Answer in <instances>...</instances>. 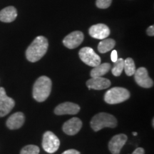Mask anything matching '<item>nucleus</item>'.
<instances>
[{
    "label": "nucleus",
    "instance_id": "1",
    "mask_svg": "<svg viewBox=\"0 0 154 154\" xmlns=\"http://www.w3.org/2000/svg\"><path fill=\"white\" fill-rule=\"evenodd\" d=\"M48 47L49 42L47 38L43 36H37L26 50L25 55L26 59L30 62L39 61L46 54Z\"/></svg>",
    "mask_w": 154,
    "mask_h": 154
},
{
    "label": "nucleus",
    "instance_id": "2",
    "mask_svg": "<svg viewBox=\"0 0 154 154\" xmlns=\"http://www.w3.org/2000/svg\"><path fill=\"white\" fill-rule=\"evenodd\" d=\"M52 82L49 77L42 76L36 81L33 86L32 95L38 102H43L47 100L51 91Z\"/></svg>",
    "mask_w": 154,
    "mask_h": 154
},
{
    "label": "nucleus",
    "instance_id": "3",
    "mask_svg": "<svg viewBox=\"0 0 154 154\" xmlns=\"http://www.w3.org/2000/svg\"><path fill=\"white\" fill-rule=\"evenodd\" d=\"M90 124L92 129L96 132L104 128H115L118 122L113 115L102 112L94 116Z\"/></svg>",
    "mask_w": 154,
    "mask_h": 154
},
{
    "label": "nucleus",
    "instance_id": "4",
    "mask_svg": "<svg viewBox=\"0 0 154 154\" xmlns=\"http://www.w3.org/2000/svg\"><path fill=\"white\" fill-rule=\"evenodd\" d=\"M130 97V92L123 87H113L108 90L104 95V101L109 104L122 103Z\"/></svg>",
    "mask_w": 154,
    "mask_h": 154
},
{
    "label": "nucleus",
    "instance_id": "5",
    "mask_svg": "<svg viewBox=\"0 0 154 154\" xmlns=\"http://www.w3.org/2000/svg\"><path fill=\"white\" fill-rule=\"evenodd\" d=\"M79 55L83 62L89 66H96L101 63V59L91 47H84L80 49Z\"/></svg>",
    "mask_w": 154,
    "mask_h": 154
},
{
    "label": "nucleus",
    "instance_id": "6",
    "mask_svg": "<svg viewBox=\"0 0 154 154\" xmlns=\"http://www.w3.org/2000/svg\"><path fill=\"white\" fill-rule=\"evenodd\" d=\"M60 140L59 138L51 131L44 133L42 139V147L47 153H53L59 149Z\"/></svg>",
    "mask_w": 154,
    "mask_h": 154
},
{
    "label": "nucleus",
    "instance_id": "7",
    "mask_svg": "<svg viewBox=\"0 0 154 154\" xmlns=\"http://www.w3.org/2000/svg\"><path fill=\"white\" fill-rule=\"evenodd\" d=\"M15 106V101L6 94L5 89L0 87V117L7 116Z\"/></svg>",
    "mask_w": 154,
    "mask_h": 154
},
{
    "label": "nucleus",
    "instance_id": "8",
    "mask_svg": "<svg viewBox=\"0 0 154 154\" xmlns=\"http://www.w3.org/2000/svg\"><path fill=\"white\" fill-rule=\"evenodd\" d=\"M136 82L140 87L149 88L153 86V81L149 76L147 69L144 67H140L134 73Z\"/></svg>",
    "mask_w": 154,
    "mask_h": 154
},
{
    "label": "nucleus",
    "instance_id": "9",
    "mask_svg": "<svg viewBox=\"0 0 154 154\" xmlns=\"http://www.w3.org/2000/svg\"><path fill=\"white\" fill-rule=\"evenodd\" d=\"M84 36L80 31H75L63 38V44L68 49H73L78 47L84 41Z\"/></svg>",
    "mask_w": 154,
    "mask_h": 154
},
{
    "label": "nucleus",
    "instance_id": "10",
    "mask_svg": "<svg viewBox=\"0 0 154 154\" xmlns=\"http://www.w3.org/2000/svg\"><path fill=\"white\" fill-rule=\"evenodd\" d=\"M80 111V106L78 104L72 102H64L60 103L54 109V113L61 116L64 114H77Z\"/></svg>",
    "mask_w": 154,
    "mask_h": 154
},
{
    "label": "nucleus",
    "instance_id": "11",
    "mask_svg": "<svg viewBox=\"0 0 154 154\" xmlns=\"http://www.w3.org/2000/svg\"><path fill=\"white\" fill-rule=\"evenodd\" d=\"M127 137L126 135L121 134L116 135L111 138L109 143V151L112 154H119L123 146L126 143Z\"/></svg>",
    "mask_w": 154,
    "mask_h": 154
},
{
    "label": "nucleus",
    "instance_id": "12",
    "mask_svg": "<svg viewBox=\"0 0 154 154\" xmlns=\"http://www.w3.org/2000/svg\"><path fill=\"white\" fill-rule=\"evenodd\" d=\"M89 35L97 39H104L110 34L109 26L103 24H98L91 26L88 29Z\"/></svg>",
    "mask_w": 154,
    "mask_h": 154
},
{
    "label": "nucleus",
    "instance_id": "13",
    "mask_svg": "<svg viewBox=\"0 0 154 154\" xmlns=\"http://www.w3.org/2000/svg\"><path fill=\"white\" fill-rule=\"evenodd\" d=\"M82 127V121L76 117L69 119L63 125V131L65 134L69 136H74L81 130Z\"/></svg>",
    "mask_w": 154,
    "mask_h": 154
},
{
    "label": "nucleus",
    "instance_id": "14",
    "mask_svg": "<svg viewBox=\"0 0 154 154\" xmlns=\"http://www.w3.org/2000/svg\"><path fill=\"white\" fill-rule=\"evenodd\" d=\"M86 86L89 89L103 90L111 86L110 80L103 77H91L86 82Z\"/></svg>",
    "mask_w": 154,
    "mask_h": 154
},
{
    "label": "nucleus",
    "instance_id": "15",
    "mask_svg": "<svg viewBox=\"0 0 154 154\" xmlns=\"http://www.w3.org/2000/svg\"><path fill=\"white\" fill-rule=\"evenodd\" d=\"M24 121L25 116L24 113L22 112H16L9 117L6 125L10 130L19 129L24 125Z\"/></svg>",
    "mask_w": 154,
    "mask_h": 154
},
{
    "label": "nucleus",
    "instance_id": "16",
    "mask_svg": "<svg viewBox=\"0 0 154 154\" xmlns=\"http://www.w3.org/2000/svg\"><path fill=\"white\" fill-rule=\"evenodd\" d=\"M17 17V11L12 6L5 7L0 11V21L5 23L12 22Z\"/></svg>",
    "mask_w": 154,
    "mask_h": 154
},
{
    "label": "nucleus",
    "instance_id": "17",
    "mask_svg": "<svg viewBox=\"0 0 154 154\" xmlns=\"http://www.w3.org/2000/svg\"><path fill=\"white\" fill-rule=\"evenodd\" d=\"M111 69V64L109 63H100L98 66H94L90 75L91 77H100L107 74Z\"/></svg>",
    "mask_w": 154,
    "mask_h": 154
},
{
    "label": "nucleus",
    "instance_id": "18",
    "mask_svg": "<svg viewBox=\"0 0 154 154\" xmlns=\"http://www.w3.org/2000/svg\"><path fill=\"white\" fill-rule=\"evenodd\" d=\"M115 45L116 42L114 39L106 38L104 39H102L101 42H100L99 45H98V51L101 54L106 53L113 49Z\"/></svg>",
    "mask_w": 154,
    "mask_h": 154
},
{
    "label": "nucleus",
    "instance_id": "19",
    "mask_svg": "<svg viewBox=\"0 0 154 154\" xmlns=\"http://www.w3.org/2000/svg\"><path fill=\"white\" fill-rule=\"evenodd\" d=\"M124 69L126 72V74L128 76H131L136 72V65L134 61L131 58H127L124 60Z\"/></svg>",
    "mask_w": 154,
    "mask_h": 154
},
{
    "label": "nucleus",
    "instance_id": "20",
    "mask_svg": "<svg viewBox=\"0 0 154 154\" xmlns=\"http://www.w3.org/2000/svg\"><path fill=\"white\" fill-rule=\"evenodd\" d=\"M124 60L122 58L117 59V61L114 62L113 68L111 69V72L115 76H119L124 70Z\"/></svg>",
    "mask_w": 154,
    "mask_h": 154
},
{
    "label": "nucleus",
    "instance_id": "21",
    "mask_svg": "<svg viewBox=\"0 0 154 154\" xmlns=\"http://www.w3.org/2000/svg\"><path fill=\"white\" fill-rule=\"evenodd\" d=\"M39 153V148L35 145H28L24 146L21 150L20 154H38Z\"/></svg>",
    "mask_w": 154,
    "mask_h": 154
},
{
    "label": "nucleus",
    "instance_id": "22",
    "mask_svg": "<svg viewBox=\"0 0 154 154\" xmlns=\"http://www.w3.org/2000/svg\"><path fill=\"white\" fill-rule=\"evenodd\" d=\"M112 0H96V5L98 8L107 9L110 7Z\"/></svg>",
    "mask_w": 154,
    "mask_h": 154
},
{
    "label": "nucleus",
    "instance_id": "23",
    "mask_svg": "<svg viewBox=\"0 0 154 154\" xmlns=\"http://www.w3.org/2000/svg\"><path fill=\"white\" fill-rule=\"evenodd\" d=\"M118 53H117V51H116V50H113L112 51H111V61H113V63L116 62V61H117V59H118Z\"/></svg>",
    "mask_w": 154,
    "mask_h": 154
},
{
    "label": "nucleus",
    "instance_id": "24",
    "mask_svg": "<svg viewBox=\"0 0 154 154\" xmlns=\"http://www.w3.org/2000/svg\"><path fill=\"white\" fill-rule=\"evenodd\" d=\"M61 154H80V152L75 149H69L63 152Z\"/></svg>",
    "mask_w": 154,
    "mask_h": 154
},
{
    "label": "nucleus",
    "instance_id": "25",
    "mask_svg": "<svg viewBox=\"0 0 154 154\" xmlns=\"http://www.w3.org/2000/svg\"><path fill=\"white\" fill-rule=\"evenodd\" d=\"M147 34L150 36H154V26L152 25V26H150L149 28L147 29Z\"/></svg>",
    "mask_w": 154,
    "mask_h": 154
},
{
    "label": "nucleus",
    "instance_id": "26",
    "mask_svg": "<svg viewBox=\"0 0 154 154\" xmlns=\"http://www.w3.org/2000/svg\"><path fill=\"white\" fill-rule=\"evenodd\" d=\"M145 153V151L143 148H137L135 151L133 152L132 154H144Z\"/></svg>",
    "mask_w": 154,
    "mask_h": 154
},
{
    "label": "nucleus",
    "instance_id": "27",
    "mask_svg": "<svg viewBox=\"0 0 154 154\" xmlns=\"http://www.w3.org/2000/svg\"><path fill=\"white\" fill-rule=\"evenodd\" d=\"M137 133L136 132H133V135H134V136H137Z\"/></svg>",
    "mask_w": 154,
    "mask_h": 154
},
{
    "label": "nucleus",
    "instance_id": "28",
    "mask_svg": "<svg viewBox=\"0 0 154 154\" xmlns=\"http://www.w3.org/2000/svg\"><path fill=\"white\" fill-rule=\"evenodd\" d=\"M152 126H153V127L154 126V120H153V119L152 120Z\"/></svg>",
    "mask_w": 154,
    "mask_h": 154
}]
</instances>
